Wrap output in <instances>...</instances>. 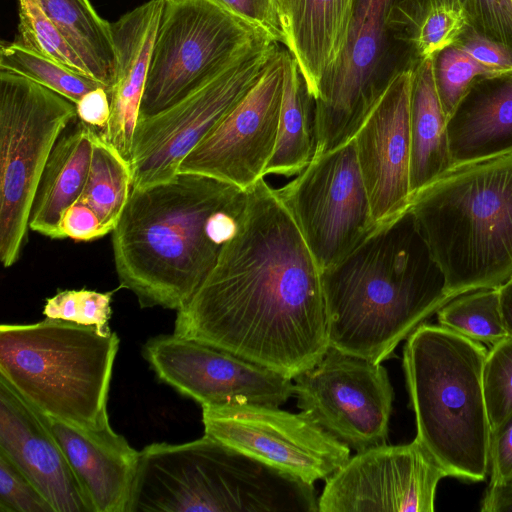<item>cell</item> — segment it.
Masks as SVG:
<instances>
[{"label":"cell","mask_w":512,"mask_h":512,"mask_svg":"<svg viewBox=\"0 0 512 512\" xmlns=\"http://www.w3.org/2000/svg\"><path fill=\"white\" fill-rule=\"evenodd\" d=\"M393 0H357L345 44L320 80L315 102L314 158L350 142L393 76L396 60L388 14Z\"/></svg>","instance_id":"cell-10"},{"label":"cell","mask_w":512,"mask_h":512,"mask_svg":"<svg viewBox=\"0 0 512 512\" xmlns=\"http://www.w3.org/2000/svg\"><path fill=\"white\" fill-rule=\"evenodd\" d=\"M95 129L78 121L63 133L47 161L31 208L29 228L63 239L60 222L81 195L89 172Z\"/></svg>","instance_id":"cell-24"},{"label":"cell","mask_w":512,"mask_h":512,"mask_svg":"<svg viewBox=\"0 0 512 512\" xmlns=\"http://www.w3.org/2000/svg\"><path fill=\"white\" fill-rule=\"evenodd\" d=\"M283 63L278 135L265 175L292 177L302 172L315 155V102L295 57L284 47Z\"/></svg>","instance_id":"cell-27"},{"label":"cell","mask_w":512,"mask_h":512,"mask_svg":"<svg viewBox=\"0 0 512 512\" xmlns=\"http://www.w3.org/2000/svg\"><path fill=\"white\" fill-rule=\"evenodd\" d=\"M41 415L95 512H128L140 451L130 446L110 425L100 429L83 428Z\"/></svg>","instance_id":"cell-20"},{"label":"cell","mask_w":512,"mask_h":512,"mask_svg":"<svg viewBox=\"0 0 512 512\" xmlns=\"http://www.w3.org/2000/svg\"><path fill=\"white\" fill-rule=\"evenodd\" d=\"M472 1L473 0H463V2L465 3L469 13H470V8H471V5H472Z\"/></svg>","instance_id":"cell-45"},{"label":"cell","mask_w":512,"mask_h":512,"mask_svg":"<svg viewBox=\"0 0 512 512\" xmlns=\"http://www.w3.org/2000/svg\"><path fill=\"white\" fill-rule=\"evenodd\" d=\"M265 38L269 37L212 0L166 1L139 119L178 103Z\"/></svg>","instance_id":"cell-9"},{"label":"cell","mask_w":512,"mask_h":512,"mask_svg":"<svg viewBox=\"0 0 512 512\" xmlns=\"http://www.w3.org/2000/svg\"><path fill=\"white\" fill-rule=\"evenodd\" d=\"M410 190L413 197L452 167L447 118L435 80V57L412 63Z\"/></svg>","instance_id":"cell-25"},{"label":"cell","mask_w":512,"mask_h":512,"mask_svg":"<svg viewBox=\"0 0 512 512\" xmlns=\"http://www.w3.org/2000/svg\"><path fill=\"white\" fill-rule=\"evenodd\" d=\"M166 1H169V2H176V1H180V0H166Z\"/></svg>","instance_id":"cell-46"},{"label":"cell","mask_w":512,"mask_h":512,"mask_svg":"<svg viewBox=\"0 0 512 512\" xmlns=\"http://www.w3.org/2000/svg\"><path fill=\"white\" fill-rule=\"evenodd\" d=\"M436 314L439 325L482 344L493 345L508 336L498 288L461 294Z\"/></svg>","instance_id":"cell-30"},{"label":"cell","mask_w":512,"mask_h":512,"mask_svg":"<svg viewBox=\"0 0 512 512\" xmlns=\"http://www.w3.org/2000/svg\"><path fill=\"white\" fill-rule=\"evenodd\" d=\"M204 434L299 480H326L350 458V448L303 412L262 404L202 407Z\"/></svg>","instance_id":"cell-14"},{"label":"cell","mask_w":512,"mask_h":512,"mask_svg":"<svg viewBox=\"0 0 512 512\" xmlns=\"http://www.w3.org/2000/svg\"><path fill=\"white\" fill-rule=\"evenodd\" d=\"M501 78L454 44L435 56V80L442 109L447 118L479 79Z\"/></svg>","instance_id":"cell-33"},{"label":"cell","mask_w":512,"mask_h":512,"mask_svg":"<svg viewBox=\"0 0 512 512\" xmlns=\"http://www.w3.org/2000/svg\"><path fill=\"white\" fill-rule=\"evenodd\" d=\"M281 45L265 38L178 103L139 119L130 168L132 188L164 182L183 159L256 84Z\"/></svg>","instance_id":"cell-11"},{"label":"cell","mask_w":512,"mask_h":512,"mask_svg":"<svg viewBox=\"0 0 512 512\" xmlns=\"http://www.w3.org/2000/svg\"><path fill=\"white\" fill-rule=\"evenodd\" d=\"M357 0H278L295 57L312 96L337 60Z\"/></svg>","instance_id":"cell-22"},{"label":"cell","mask_w":512,"mask_h":512,"mask_svg":"<svg viewBox=\"0 0 512 512\" xmlns=\"http://www.w3.org/2000/svg\"><path fill=\"white\" fill-rule=\"evenodd\" d=\"M0 69L20 74L41 84L74 104L89 91L106 87L99 81L84 76L39 55L18 42H3L0 48Z\"/></svg>","instance_id":"cell-31"},{"label":"cell","mask_w":512,"mask_h":512,"mask_svg":"<svg viewBox=\"0 0 512 512\" xmlns=\"http://www.w3.org/2000/svg\"><path fill=\"white\" fill-rule=\"evenodd\" d=\"M278 197L323 271L351 254L377 228L353 139L313 158Z\"/></svg>","instance_id":"cell-12"},{"label":"cell","mask_w":512,"mask_h":512,"mask_svg":"<svg viewBox=\"0 0 512 512\" xmlns=\"http://www.w3.org/2000/svg\"><path fill=\"white\" fill-rule=\"evenodd\" d=\"M283 82L281 46L256 84L183 159L179 172L243 190L264 178L278 135Z\"/></svg>","instance_id":"cell-17"},{"label":"cell","mask_w":512,"mask_h":512,"mask_svg":"<svg viewBox=\"0 0 512 512\" xmlns=\"http://www.w3.org/2000/svg\"><path fill=\"white\" fill-rule=\"evenodd\" d=\"M246 203V190L196 173L132 188L111 233L120 287L142 308L180 310L214 269Z\"/></svg>","instance_id":"cell-2"},{"label":"cell","mask_w":512,"mask_h":512,"mask_svg":"<svg viewBox=\"0 0 512 512\" xmlns=\"http://www.w3.org/2000/svg\"><path fill=\"white\" fill-rule=\"evenodd\" d=\"M410 211L451 299L512 278V151L453 165Z\"/></svg>","instance_id":"cell-4"},{"label":"cell","mask_w":512,"mask_h":512,"mask_svg":"<svg viewBox=\"0 0 512 512\" xmlns=\"http://www.w3.org/2000/svg\"><path fill=\"white\" fill-rule=\"evenodd\" d=\"M115 332L46 317L0 326V378L39 412L100 429L119 349Z\"/></svg>","instance_id":"cell-7"},{"label":"cell","mask_w":512,"mask_h":512,"mask_svg":"<svg viewBox=\"0 0 512 512\" xmlns=\"http://www.w3.org/2000/svg\"><path fill=\"white\" fill-rule=\"evenodd\" d=\"M132 190L130 163L95 130L88 176L76 202L99 220L105 234L112 233Z\"/></svg>","instance_id":"cell-29"},{"label":"cell","mask_w":512,"mask_h":512,"mask_svg":"<svg viewBox=\"0 0 512 512\" xmlns=\"http://www.w3.org/2000/svg\"><path fill=\"white\" fill-rule=\"evenodd\" d=\"M294 381L301 412L350 449L387 443L394 391L381 363L329 347Z\"/></svg>","instance_id":"cell-13"},{"label":"cell","mask_w":512,"mask_h":512,"mask_svg":"<svg viewBox=\"0 0 512 512\" xmlns=\"http://www.w3.org/2000/svg\"><path fill=\"white\" fill-rule=\"evenodd\" d=\"M113 293L89 289L62 290L46 299L43 314L52 319L94 326L99 333L107 335L112 332L109 320Z\"/></svg>","instance_id":"cell-35"},{"label":"cell","mask_w":512,"mask_h":512,"mask_svg":"<svg viewBox=\"0 0 512 512\" xmlns=\"http://www.w3.org/2000/svg\"><path fill=\"white\" fill-rule=\"evenodd\" d=\"M0 452L27 475L55 512H95L41 413L1 378Z\"/></svg>","instance_id":"cell-19"},{"label":"cell","mask_w":512,"mask_h":512,"mask_svg":"<svg viewBox=\"0 0 512 512\" xmlns=\"http://www.w3.org/2000/svg\"><path fill=\"white\" fill-rule=\"evenodd\" d=\"M447 133L452 166L512 151V75L483 89L475 82L447 120Z\"/></svg>","instance_id":"cell-23"},{"label":"cell","mask_w":512,"mask_h":512,"mask_svg":"<svg viewBox=\"0 0 512 512\" xmlns=\"http://www.w3.org/2000/svg\"><path fill=\"white\" fill-rule=\"evenodd\" d=\"M143 356L161 381L201 407L241 403L278 407L294 395L292 379L174 333L150 338Z\"/></svg>","instance_id":"cell-16"},{"label":"cell","mask_w":512,"mask_h":512,"mask_svg":"<svg viewBox=\"0 0 512 512\" xmlns=\"http://www.w3.org/2000/svg\"><path fill=\"white\" fill-rule=\"evenodd\" d=\"M18 1V42L75 73L91 77L86 65L57 27L43 12L37 0Z\"/></svg>","instance_id":"cell-32"},{"label":"cell","mask_w":512,"mask_h":512,"mask_svg":"<svg viewBox=\"0 0 512 512\" xmlns=\"http://www.w3.org/2000/svg\"><path fill=\"white\" fill-rule=\"evenodd\" d=\"M75 106L77 118L97 131L102 130L108 123L110 100L106 87L89 91Z\"/></svg>","instance_id":"cell-42"},{"label":"cell","mask_w":512,"mask_h":512,"mask_svg":"<svg viewBox=\"0 0 512 512\" xmlns=\"http://www.w3.org/2000/svg\"><path fill=\"white\" fill-rule=\"evenodd\" d=\"M60 229L64 238L75 241H92L106 235L98 218L78 202L65 211Z\"/></svg>","instance_id":"cell-41"},{"label":"cell","mask_w":512,"mask_h":512,"mask_svg":"<svg viewBox=\"0 0 512 512\" xmlns=\"http://www.w3.org/2000/svg\"><path fill=\"white\" fill-rule=\"evenodd\" d=\"M246 193L236 232L173 333L294 379L329 348L322 270L275 189L262 178Z\"/></svg>","instance_id":"cell-1"},{"label":"cell","mask_w":512,"mask_h":512,"mask_svg":"<svg viewBox=\"0 0 512 512\" xmlns=\"http://www.w3.org/2000/svg\"><path fill=\"white\" fill-rule=\"evenodd\" d=\"M498 289L505 328L508 335L512 336V278Z\"/></svg>","instance_id":"cell-44"},{"label":"cell","mask_w":512,"mask_h":512,"mask_svg":"<svg viewBox=\"0 0 512 512\" xmlns=\"http://www.w3.org/2000/svg\"><path fill=\"white\" fill-rule=\"evenodd\" d=\"M488 464L489 486L512 485V416L490 430Z\"/></svg>","instance_id":"cell-39"},{"label":"cell","mask_w":512,"mask_h":512,"mask_svg":"<svg viewBox=\"0 0 512 512\" xmlns=\"http://www.w3.org/2000/svg\"><path fill=\"white\" fill-rule=\"evenodd\" d=\"M166 0H150L111 23L115 76L107 90L110 117L96 132L130 162L134 133L147 80L153 43Z\"/></svg>","instance_id":"cell-21"},{"label":"cell","mask_w":512,"mask_h":512,"mask_svg":"<svg viewBox=\"0 0 512 512\" xmlns=\"http://www.w3.org/2000/svg\"><path fill=\"white\" fill-rule=\"evenodd\" d=\"M471 23L463 0H393L388 14L391 35L412 63L456 44Z\"/></svg>","instance_id":"cell-26"},{"label":"cell","mask_w":512,"mask_h":512,"mask_svg":"<svg viewBox=\"0 0 512 512\" xmlns=\"http://www.w3.org/2000/svg\"><path fill=\"white\" fill-rule=\"evenodd\" d=\"M329 347L382 363L451 298L410 211L322 271Z\"/></svg>","instance_id":"cell-3"},{"label":"cell","mask_w":512,"mask_h":512,"mask_svg":"<svg viewBox=\"0 0 512 512\" xmlns=\"http://www.w3.org/2000/svg\"><path fill=\"white\" fill-rule=\"evenodd\" d=\"M482 512H512V485L488 486L481 502Z\"/></svg>","instance_id":"cell-43"},{"label":"cell","mask_w":512,"mask_h":512,"mask_svg":"<svg viewBox=\"0 0 512 512\" xmlns=\"http://www.w3.org/2000/svg\"><path fill=\"white\" fill-rule=\"evenodd\" d=\"M316 512L306 483L205 435L140 451L128 512Z\"/></svg>","instance_id":"cell-5"},{"label":"cell","mask_w":512,"mask_h":512,"mask_svg":"<svg viewBox=\"0 0 512 512\" xmlns=\"http://www.w3.org/2000/svg\"><path fill=\"white\" fill-rule=\"evenodd\" d=\"M463 51L501 78L512 75V48L473 30L462 42L456 43Z\"/></svg>","instance_id":"cell-40"},{"label":"cell","mask_w":512,"mask_h":512,"mask_svg":"<svg viewBox=\"0 0 512 512\" xmlns=\"http://www.w3.org/2000/svg\"><path fill=\"white\" fill-rule=\"evenodd\" d=\"M447 473L415 438L350 457L326 479L320 512H432Z\"/></svg>","instance_id":"cell-15"},{"label":"cell","mask_w":512,"mask_h":512,"mask_svg":"<svg viewBox=\"0 0 512 512\" xmlns=\"http://www.w3.org/2000/svg\"><path fill=\"white\" fill-rule=\"evenodd\" d=\"M289 49L290 41L278 0H212Z\"/></svg>","instance_id":"cell-37"},{"label":"cell","mask_w":512,"mask_h":512,"mask_svg":"<svg viewBox=\"0 0 512 512\" xmlns=\"http://www.w3.org/2000/svg\"><path fill=\"white\" fill-rule=\"evenodd\" d=\"M0 512H55L27 475L0 452Z\"/></svg>","instance_id":"cell-36"},{"label":"cell","mask_w":512,"mask_h":512,"mask_svg":"<svg viewBox=\"0 0 512 512\" xmlns=\"http://www.w3.org/2000/svg\"><path fill=\"white\" fill-rule=\"evenodd\" d=\"M76 106L57 92L0 69V260L15 264L26 243L43 171Z\"/></svg>","instance_id":"cell-8"},{"label":"cell","mask_w":512,"mask_h":512,"mask_svg":"<svg viewBox=\"0 0 512 512\" xmlns=\"http://www.w3.org/2000/svg\"><path fill=\"white\" fill-rule=\"evenodd\" d=\"M37 2L82 59L92 78L108 90L116 68L111 23L99 16L89 0Z\"/></svg>","instance_id":"cell-28"},{"label":"cell","mask_w":512,"mask_h":512,"mask_svg":"<svg viewBox=\"0 0 512 512\" xmlns=\"http://www.w3.org/2000/svg\"><path fill=\"white\" fill-rule=\"evenodd\" d=\"M470 17L482 34L512 48L511 0H473Z\"/></svg>","instance_id":"cell-38"},{"label":"cell","mask_w":512,"mask_h":512,"mask_svg":"<svg viewBox=\"0 0 512 512\" xmlns=\"http://www.w3.org/2000/svg\"><path fill=\"white\" fill-rule=\"evenodd\" d=\"M511 3H512V0H511Z\"/></svg>","instance_id":"cell-47"},{"label":"cell","mask_w":512,"mask_h":512,"mask_svg":"<svg viewBox=\"0 0 512 512\" xmlns=\"http://www.w3.org/2000/svg\"><path fill=\"white\" fill-rule=\"evenodd\" d=\"M487 351L480 342L425 322L403 349L415 438L448 476L468 482L484 481L489 471L482 383Z\"/></svg>","instance_id":"cell-6"},{"label":"cell","mask_w":512,"mask_h":512,"mask_svg":"<svg viewBox=\"0 0 512 512\" xmlns=\"http://www.w3.org/2000/svg\"><path fill=\"white\" fill-rule=\"evenodd\" d=\"M482 383L491 430L512 416V336L487 351Z\"/></svg>","instance_id":"cell-34"},{"label":"cell","mask_w":512,"mask_h":512,"mask_svg":"<svg viewBox=\"0 0 512 512\" xmlns=\"http://www.w3.org/2000/svg\"><path fill=\"white\" fill-rule=\"evenodd\" d=\"M412 64L398 71L356 132L360 173L378 225L408 211Z\"/></svg>","instance_id":"cell-18"}]
</instances>
